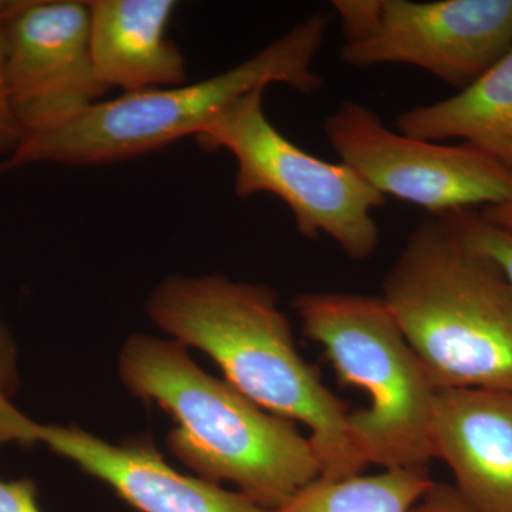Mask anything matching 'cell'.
Instances as JSON below:
<instances>
[{
	"label": "cell",
	"instance_id": "8",
	"mask_svg": "<svg viewBox=\"0 0 512 512\" xmlns=\"http://www.w3.org/2000/svg\"><path fill=\"white\" fill-rule=\"evenodd\" d=\"M340 161L384 197L409 202L434 217L500 204L512 170L468 144L434 143L384 126L376 111L345 101L323 121Z\"/></svg>",
	"mask_w": 512,
	"mask_h": 512
},
{
	"label": "cell",
	"instance_id": "18",
	"mask_svg": "<svg viewBox=\"0 0 512 512\" xmlns=\"http://www.w3.org/2000/svg\"><path fill=\"white\" fill-rule=\"evenodd\" d=\"M410 512H478L461 497L456 487L434 483Z\"/></svg>",
	"mask_w": 512,
	"mask_h": 512
},
{
	"label": "cell",
	"instance_id": "21",
	"mask_svg": "<svg viewBox=\"0 0 512 512\" xmlns=\"http://www.w3.org/2000/svg\"><path fill=\"white\" fill-rule=\"evenodd\" d=\"M9 167L8 164H6V161H0V178H2V175L5 173H8Z\"/></svg>",
	"mask_w": 512,
	"mask_h": 512
},
{
	"label": "cell",
	"instance_id": "7",
	"mask_svg": "<svg viewBox=\"0 0 512 512\" xmlns=\"http://www.w3.org/2000/svg\"><path fill=\"white\" fill-rule=\"evenodd\" d=\"M340 59L407 64L464 89L512 47V0H335Z\"/></svg>",
	"mask_w": 512,
	"mask_h": 512
},
{
	"label": "cell",
	"instance_id": "10",
	"mask_svg": "<svg viewBox=\"0 0 512 512\" xmlns=\"http://www.w3.org/2000/svg\"><path fill=\"white\" fill-rule=\"evenodd\" d=\"M2 441L25 446L45 444L110 485L140 512H274L244 494L224 490L200 477L183 476L146 440L111 446L76 427L37 423L13 407L3 421Z\"/></svg>",
	"mask_w": 512,
	"mask_h": 512
},
{
	"label": "cell",
	"instance_id": "16",
	"mask_svg": "<svg viewBox=\"0 0 512 512\" xmlns=\"http://www.w3.org/2000/svg\"><path fill=\"white\" fill-rule=\"evenodd\" d=\"M5 0H0V157L8 161L25 140V131L16 119L6 79L5 46H3L2 13Z\"/></svg>",
	"mask_w": 512,
	"mask_h": 512
},
{
	"label": "cell",
	"instance_id": "2",
	"mask_svg": "<svg viewBox=\"0 0 512 512\" xmlns=\"http://www.w3.org/2000/svg\"><path fill=\"white\" fill-rule=\"evenodd\" d=\"M119 373L128 392L173 416L177 427L167 446L202 480L229 481L275 511L320 477L311 440L293 421L266 412L227 380L205 373L181 343L131 336L121 350Z\"/></svg>",
	"mask_w": 512,
	"mask_h": 512
},
{
	"label": "cell",
	"instance_id": "4",
	"mask_svg": "<svg viewBox=\"0 0 512 512\" xmlns=\"http://www.w3.org/2000/svg\"><path fill=\"white\" fill-rule=\"evenodd\" d=\"M328 26L329 16L315 13L245 62L201 82L101 100L62 127L25 137L6 164L12 170L40 163H121L197 136L229 104L256 89L284 84L311 96L323 87L313 63Z\"/></svg>",
	"mask_w": 512,
	"mask_h": 512
},
{
	"label": "cell",
	"instance_id": "1",
	"mask_svg": "<svg viewBox=\"0 0 512 512\" xmlns=\"http://www.w3.org/2000/svg\"><path fill=\"white\" fill-rule=\"evenodd\" d=\"M147 315L181 345L207 353L227 382L266 412L311 430L320 477L362 474L349 412L299 353L274 289L224 275H173L148 296Z\"/></svg>",
	"mask_w": 512,
	"mask_h": 512
},
{
	"label": "cell",
	"instance_id": "5",
	"mask_svg": "<svg viewBox=\"0 0 512 512\" xmlns=\"http://www.w3.org/2000/svg\"><path fill=\"white\" fill-rule=\"evenodd\" d=\"M292 305L303 333L322 346L340 382L369 397V407L348 419L367 466L427 470L439 389L382 296L308 292Z\"/></svg>",
	"mask_w": 512,
	"mask_h": 512
},
{
	"label": "cell",
	"instance_id": "19",
	"mask_svg": "<svg viewBox=\"0 0 512 512\" xmlns=\"http://www.w3.org/2000/svg\"><path fill=\"white\" fill-rule=\"evenodd\" d=\"M0 512H42L37 505V488L29 478L0 480Z\"/></svg>",
	"mask_w": 512,
	"mask_h": 512
},
{
	"label": "cell",
	"instance_id": "13",
	"mask_svg": "<svg viewBox=\"0 0 512 512\" xmlns=\"http://www.w3.org/2000/svg\"><path fill=\"white\" fill-rule=\"evenodd\" d=\"M397 131L419 140H460L512 170V47L454 96L413 107Z\"/></svg>",
	"mask_w": 512,
	"mask_h": 512
},
{
	"label": "cell",
	"instance_id": "9",
	"mask_svg": "<svg viewBox=\"0 0 512 512\" xmlns=\"http://www.w3.org/2000/svg\"><path fill=\"white\" fill-rule=\"evenodd\" d=\"M2 33L10 101L26 137L62 127L106 99L87 2L5 0Z\"/></svg>",
	"mask_w": 512,
	"mask_h": 512
},
{
	"label": "cell",
	"instance_id": "15",
	"mask_svg": "<svg viewBox=\"0 0 512 512\" xmlns=\"http://www.w3.org/2000/svg\"><path fill=\"white\" fill-rule=\"evenodd\" d=\"M439 217L446 220L468 248L493 262L512 289V232L491 224L474 210L450 212Z\"/></svg>",
	"mask_w": 512,
	"mask_h": 512
},
{
	"label": "cell",
	"instance_id": "22",
	"mask_svg": "<svg viewBox=\"0 0 512 512\" xmlns=\"http://www.w3.org/2000/svg\"><path fill=\"white\" fill-rule=\"evenodd\" d=\"M10 406H12V404H10ZM8 407H9V406H8ZM8 407H6V409H8ZM6 409H5V410H6ZM5 410H3V412H5ZM2 414H3V413H2ZM0 417H2V416H0Z\"/></svg>",
	"mask_w": 512,
	"mask_h": 512
},
{
	"label": "cell",
	"instance_id": "3",
	"mask_svg": "<svg viewBox=\"0 0 512 512\" xmlns=\"http://www.w3.org/2000/svg\"><path fill=\"white\" fill-rule=\"evenodd\" d=\"M382 298L437 389L512 392V289L446 220L414 228Z\"/></svg>",
	"mask_w": 512,
	"mask_h": 512
},
{
	"label": "cell",
	"instance_id": "17",
	"mask_svg": "<svg viewBox=\"0 0 512 512\" xmlns=\"http://www.w3.org/2000/svg\"><path fill=\"white\" fill-rule=\"evenodd\" d=\"M19 387L18 350L0 312V404L10 402Z\"/></svg>",
	"mask_w": 512,
	"mask_h": 512
},
{
	"label": "cell",
	"instance_id": "20",
	"mask_svg": "<svg viewBox=\"0 0 512 512\" xmlns=\"http://www.w3.org/2000/svg\"><path fill=\"white\" fill-rule=\"evenodd\" d=\"M483 218L497 227L512 232V185L510 194L500 204L491 205L480 212Z\"/></svg>",
	"mask_w": 512,
	"mask_h": 512
},
{
	"label": "cell",
	"instance_id": "12",
	"mask_svg": "<svg viewBox=\"0 0 512 512\" xmlns=\"http://www.w3.org/2000/svg\"><path fill=\"white\" fill-rule=\"evenodd\" d=\"M94 67L107 89L123 94L188 83L187 60L168 39L174 0H90Z\"/></svg>",
	"mask_w": 512,
	"mask_h": 512
},
{
	"label": "cell",
	"instance_id": "14",
	"mask_svg": "<svg viewBox=\"0 0 512 512\" xmlns=\"http://www.w3.org/2000/svg\"><path fill=\"white\" fill-rule=\"evenodd\" d=\"M433 484L429 470L409 468L336 480L318 477L274 512H410Z\"/></svg>",
	"mask_w": 512,
	"mask_h": 512
},
{
	"label": "cell",
	"instance_id": "6",
	"mask_svg": "<svg viewBox=\"0 0 512 512\" xmlns=\"http://www.w3.org/2000/svg\"><path fill=\"white\" fill-rule=\"evenodd\" d=\"M266 89L229 104L195 136L205 151L235 158V195L272 194L291 211L299 234L333 239L355 261L372 258L380 244L373 211L386 197L345 163H329L292 143L266 116Z\"/></svg>",
	"mask_w": 512,
	"mask_h": 512
},
{
	"label": "cell",
	"instance_id": "11",
	"mask_svg": "<svg viewBox=\"0 0 512 512\" xmlns=\"http://www.w3.org/2000/svg\"><path fill=\"white\" fill-rule=\"evenodd\" d=\"M430 439L474 510L512 512L511 390L439 389Z\"/></svg>",
	"mask_w": 512,
	"mask_h": 512
}]
</instances>
